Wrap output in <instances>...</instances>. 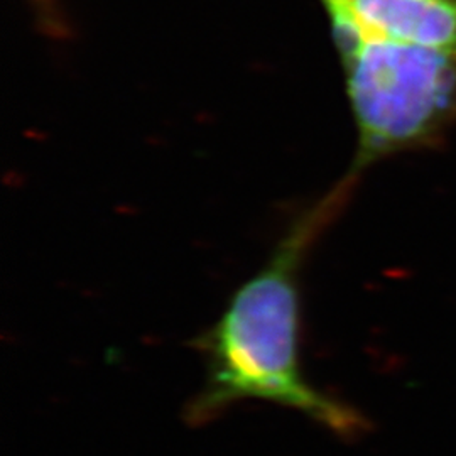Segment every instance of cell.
<instances>
[{"label":"cell","mask_w":456,"mask_h":456,"mask_svg":"<svg viewBox=\"0 0 456 456\" xmlns=\"http://www.w3.org/2000/svg\"><path fill=\"white\" fill-rule=\"evenodd\" d=\"M355 186L342 178L299 213L261 269L196 337L205 374L184 414L191 426L212 423L239 403L261 401L299 412L342 440L369 431L359 409L316 389L301 363V274L311 248L342 215Z\"/></svg>","instance_id":"6da1fadb"},{"label":"cell","mask_w":456,"mask_h":456,"mask_svg":"<svg viewBox=\"0 0 456 456\" xmlns=\"http://www.w3.org/2000/svg\"><path fill=\"white\" fill-rule=\"evenodd\" d=\"M357 126L345 178L372 164L435 147L456 120V53L389 39L333 36Z\"/></svg>","instance_id":"7a4b0ae2"},{"label":"cell","mask_w":456,"mask_h":456,"mask_svg":"<svg viewBox=\"0 0 456 456\" xmlns=\"http://www.w3.org/2000/svg\"><path fill=\"white\" fill-rule=\"evenodd\" d=\"M333 36L389 39L456 53V0H320Z\"/></svg>","instance_id":"3957f363"},{"label":"cell","mask_w":456,"mask_h":456,"mask_svg":"<svg viewBox=\"0 0 456 456\" xmlns=\"http://www.w3.org/2000/svg\"><path fill=\"white\" fill-rule=\"evenodd\" d=\"M34 4H37L43 11H48L49 7H51V0H33Z\"/></svg>","instance_id":"277c9868"}]
</instances>
